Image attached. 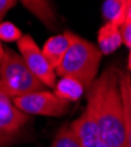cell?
I'll list each match as a JSON object with an SVG mask.
<instances>
[{"label":"cell","instance_id":"cell-9","mask_svg":"<svg viewBox=\"0 0 131 147\" xmlns=\"http://www.w3.org/2000/svg\"><path fill=\"white\" fill-rule=\"evenodd\" d=\"M86 87L79 80L71 78V77H63L56 82L53 88V93L64 102H75L78 101L83 94L85 93Z\"/></svg>","mask_w":131,"mask_h":147},{"label":"cell","instance_id":"cell-17","mask_svg":"<svg viewBox=\"0 0 131 147\" xmlns=\"http://www.w3.org/2000/svg\"><path fill=\"white\" fill-rule=\"evenodd\" d=\"M16 5H17L16 0H0V24L3 22V19L7 12Z\"/></svg>","mask_w":131,"mask_h":147},{"label":"cell","instance_id":"cell-19","mask_svg":"<svg viewBox=\"0 0 131 147\" xmlns=\"http://www.w3.org/2000/svg\"><path fill=\"white\" fill-rule=\"evenodd\" d=\"M131 20V0H128V7H126V19L125 21Z\"/></svg>","mask_w":131,"mask_h":147},{"label":"cell","instance_id":"cell-15","mask_svg":"<svg viewBox=\"0 0 131 147\" xmlns=\"http://www.w3.org/2000/svg\"><path fill=\"white\" fill-rule=\"evenodd\" d=\"M22 38V32L11 21H3L0 24V40L5 42L19 41Z\"/></svg>","mask_w":131,"mask_h":147},{"label":"cell","instance_id":"cell-13","mask_svg":"<svg viewBox=\"0 0 131 147\" xmlns=\"http://www.w3.org/2000/svg\"><path fill=\"white\" fill-rule=\"evenodd\" d=\"M21 4L29 8L32 13L38 17L47 27L54 25V13L51 6V3L47 1H21Z\"/></svg>","mask_w":131,"mask_h":147},{"label":"cell","instance_id":"cell-21","mask_svg":"<svg viewBox=\"0 0 131 147\" xmlns=\"http://www.w3.org/2000/svg\"><path fill=\"white\" fill-rule=\"evenodd\" d=\"M4 53H5V48L3 47L1 42H0V63H1V59H3V57H4Z\"/></svg>","mask_w":131,"mask_h":147},{"label":"cell","instance_id":"cell-12","mask_svg":"<svg viewBox=\"0 0 131 147\" xmlns=\"http://www.w3.org/2000/svg\"><path fill=\"white\" fill-rule=\"evenodd\" d=\"M128 0H106L102 6V16L108 24L122 27L126 19Z\"/></svg>","mask_w":131,"mask_h":147},{"label":"cell","instance_id":"cell-1","mask_svg":"<svg viewBox=\"0 0 131 147\" xmlns=\"http://www.w3.org/2000/svg\"><path fill=\"white\" fill-rule=\"evenodd\" d=\"M119 69L115 65L106 67L86 90L84 112L92 119L100 138L110 147H128L119 90Z\"/></svg>","mask_w":131,"mask_h":147},{"label":"cell","instance_id":"cell-4","mask_svg":"<svg viewBox=\"0 0 131 147\" xmlns=\"http://www.w3.org/2000/svg\"><path fill=\"white\" fill-rule=\"evenodd\" d=\"M14 106L27 115H43V117H63L69 109L70 104L64 102L49 91L33 92L26 95L12 99Z\"/></svg>","mask_w":131,"mask_h":147},{"label":"cell","instance_id":"cell-6","mask_svg":"<svg viewBox=\"0 0 131 147\" xmlns=\"http://www.w3.org/2000/svg\"><path fill=\"white\" fill-rule=\"evenodd\" d=\"M29 115L19 111L12 99L3 92L0 93V134L16 144L29 124Z\"/></svg>","mask_w":131,"mask_h":147},{"label":"cell","instance_id":"cell-7","mask_svg":"<svg viewBox=\"0 0 131 147\" xmlns=\"http://www.w3.org/2000/svg\"><path fill=\"white\" fill-rule=\"evenodd\" d=\"M70 125L78 136L83 147H110L100 138L94 122L85 112H83Z\"/></svg>","mask_w":131,"mask_h":147},{"label":"cell","instance_id":"cell-5","mask_svg":"<svg viewBox=\"0 0 131 147\" xmlns=\"http://www.w3.org/2000/svg\"><path fill=\"white\" fill-rule=\"evenodd\" d=\"M18 50L21 58L25 61L29 69L37 77L46 87L54 88L56 86V71L49 60L45 58L41 50L35 44L30 34L22 35L18 41Z\"/></svg>","mask_w":131,"mask_h":147},{"label":"cell","instance_id":"cell-2","mask_svg":"<svg viewBox=\"0 0 131 147\" xmlns=\"http://www.w3.org/2000/svg\"><path fill=\"white\" fill-rule=\"evenodd\" d=\"M69 33L70 47L60 65L56 68V73L62 78L71 77L79 80L88 90L96 80L103 54L98 46L91 41L70 31Z\"/></svg>","mask_w":131,"mask_h":147},{"label":"cell","instance_id":"cell-8","mask_svg":"<svg viewBox=\"0 0 131 147\" xmlns=\"http://www.w3.org/2000/svg\"><path fill=\"white\" fill-rule=\"evenodd\" d=\"M70 42L71 38L69 31H66L64 34H56L45 41L41 52L54 69L60 65L62 60L64 59L70 47Z\"/></svg>","mask_w":131,"mask_h":147},{"label":"cell","instance_id":"cell-14","mask_svg":"<svg viewBox=\"0 0 131 147\" xmlns=\"http://www.w3.org/2000/svg\"><path fill=\"white\" fill-rule=\"evenodd\" d=\"M51 147H83L80 140L70 124L63 125L58 129Z\"/></svg>","mask_w":131,"mask_h":147},{"label":"cell","instance_id":"cell-10","mask_svg":"<svg viewBox=\"0 0 131 147\" xmlns=\"http://www.w3.org/2000/svg\"><path fill=\"white\" fill-rule=\"evenodd\" d=\"M98 48L102 54H111L117 51L123 44L121 27L113 24L105 22L98 31Z\"/></svg>","mask_w":131,"mask_h":147},{"label":"cell","instance_id":"cell-3","mask_svg":"<svg viewBox=\"0 0 131 147\" xmlns=\"http://www.w3.org/2000/svg\"><path fill=\"white\" fill-rule=\"evenodd\" d=\"M0 82L3 93L10 99L45 88V85L29 69L21 55L11 48H5L0 63Z\"/></svg>","mask_w":131,"mask_h":147},{"label":"cell","instance_id":"cell-16","mask_svg":"<svg viewBox=\"0 0 131 147\" xmlns=\"http://www.w3.org/2000/svg\"><path fill=\"white\" fill-rule=\"evenodd\" d=\"M121 33H122L123 44L131 50V20L124 22V25L121 27Z\"/></svg>","mask_w":131,"mask_h":147},{"label":"cell","instance_id":"cell-20","mask_svg":"<svg viewBox=\"0 0 131 147\" xmlns=\"http://www.w3.org/2000/svg\"><path fill=\"white\" fill-rule=\"evenodd\" d=\"M126 67H128V72H130V73H131V50H130V52H129V57H128V65H126Z\"/></svg>","mask_w":131,"mask_h":147},{"label":"cell","instance_id":"cell-22","mask_svg":"<svg viewBox=\"0 0 131 147\" xmlns=\"http://www.w3.org/2000/svg\"><path fill=\"white\" fill-rule=\"evenodd\" d=\"M3 92V88H1V82H0V93Z\"/></svg>","mask_w":131,"mask_h":147},{"label":"cell","instance_id":"cell-18","mask_svg":"<svg viewBox=\"0 0 131 147\" xmlns=\"http://www.w3.org/2000/svg\"><path fill=\"white\" fill-rule=\"evenodd\" d=\"M14 142L12 141V140H10V139H7L6 137H4L3 134H0V147H10V146H12Z\"/></svg>","mask_w":131,"mask_h":147},{"label":"cell","instance_id":"cell-11","mask_svg":"<svg viewBox=\"0 0 131 147\" xmlns=\"http://www.w3.org/2000/svg\"><path fill=\"white\" fill-rule=\"evenodd\" d=\"M119 90L124 111L126 145L131 147V76L130 72L119 69Z\"/></svg>","mask_w":131,"mask_h":147}]
</instances>
